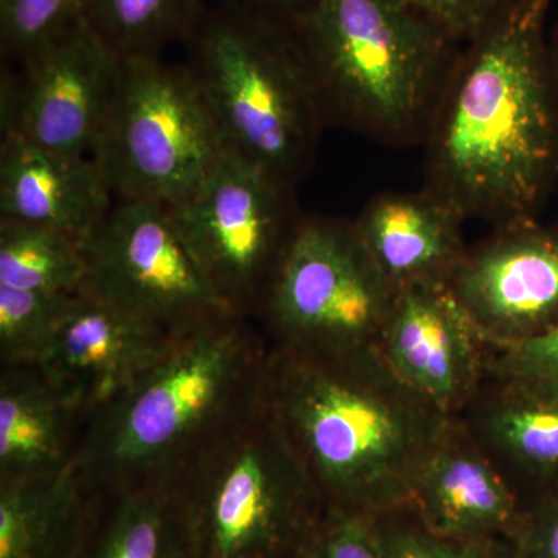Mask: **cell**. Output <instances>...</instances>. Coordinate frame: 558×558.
Masks as SVG:
<instances>
[{
  "mask_svg": "<svg viewBox=\"0 0 558 558\" xmlns=\"http://www.w3.org/2000/svg\"><path fill=\"white\" fill-rule=\"evenodd\" d=\"M550 0H508L458 47L425 132V189L494 229L539 218L558 185Z\"/></svg>",
  "mask_w": 558,
  "mask_h": 558,
  "instance_id": "1",
  "label": "cell"
},
{
  "mask_svg": "<svg viewBox=\"0 0 558 558\" xmlns=\"http://www.w3.org/2000/svg\"><path fill=\"white\" fill-rule=\"evenodd\" d=\"M264 403L326 508L366 515L409 502L451 418L403 384L379 349L314 355L270 348Z\"/></svg>",
  "mask_w": 558,
  "mask_h": 558,
  "instance_id": "2",
  "label": "cell"
},
{
  "mask_svg": "<svg viewBox=\"0 0 558 558\" xmlns=\"http://www.w3.org/2000/svg\"><path fill=\"white\" fill-rule=\"evenodd\" d=\"M269 343L253 318L226 314L180 337L130 388L95 411L75 465L101 494L172 483L264 396Z\"/></svg>",
  "mask_w": 558,
  "mask_h": 558,
  "instance_id": "3",
  "label": "cell"
},
{
  "mask_svg": "<svg viewBox=\"0 0 558 558\" xmlns=\"http://www.w3.org/2000/svg\"><path fill=\"white\" fill-rule=\"evenodd\" d=\"M293 31L326 123L422 146L457 46L405 0H315Z\"/></svg>",
  "mask_w": 558,
  "mask_h": 558,
  "instance_id": "4",
  "label": "cell"
},
{
  "mask_svg": "<svg viewBox=\"0 0 558 558\" xmlns=\"http://www.w3.org/2000/svg\"><path fill=\"white\" fill-rule=\"evenodd\" d=\"M185 44L223 146L295 186L326 120L293 27L215 2Z\"/></svg>",
  "mask_w": 558,
  "mask_h": 558,
  "instance_id": "5",
  "label": "cell"
},
{
  "mask_svg": "<svg viewBox=\"0 0 558 558\" xmlns=\"http://www.w3.org/2000/svg\"><path fill=\"white\" fill-rule=\"evenodd\" d=\"M171 486L189 558H292L326 510L264 396Z\"/></svg>",
  "mask_w": 558,
  "mask_h": 558,
  "instance_id": "6",
  "label": "cell"
},
{
  "mask_svg": "<svg viewBox=\"0 0 558 558\" xmlns=\"http://www.w3.org/2000/svg\"><path fill=\"white\" fill-rule=\"evenodd\" d=\"M218 124L189 65L120 60L119 80L92 159L113 201L180 204L222 156Z\"/></svg>",
  "mask_w": 558,
  "mask_h": 558,
  "instance_id": "7",
  "label": "cell"
},
{
  "mask_svg": "<svg viewBox=\"0 0 558 558\" xmlns=\"http://www.w3.org/2000/svg\"><path fill=\"white\" fill-rule=\"evenodd\" d=\"M396 295L352 222L301 216L255 317L270 348L349 354L379 349Z\"/></svg>",
  "mask_w": 558,
  "mask_h": 558,
  "instance_id": "8",
  "label": "cell"
},
{
  "mask_svg": "<svg viewBox=\"0 0 558 558\" xmlns=\"http://www.w3.org/2000/svg\"><path fill=\"white\" fill-rule=\"evenodd\" d=\"M293 189L226 148L201 189L168 207L191 258L233 314L258 311L301 219Z\"/></svg>",
  "mask_w": 558,
  "mask_h": 558,
  "instance_id": "9",
  "label": "cell"
},
{
  "mask_svg": "<svg viewBox=\"0 0 558 558\" xmlns=\"http://www.w3.org/2000/svg\"><path fill=\"white\" fill-rule=\"evenodd\" d=\"M84 258L81 292L174 336L233 314L209 288L159 202H113L84 240Z\"/></svg>",
  "mask_w": 558,
  "mask_h": 558,
  "instance_id": "10",
  "label": "cell"
},
{
  "mask_svg": "<svg viewBox=\"0 0 558 558\" xmlns=\"http://www.w3.org/2000/svg\"><path fill=\"white\" fill-rule=\"evenodd\" d=\"M3 75L2 134L70 157H92L119 80L120 60L81 20Z\"/></svg>",
  "mask_w": 558,
  "mask_h": 558,
  "instance_id": "11",
  "label": "cell"
},
{
  "mask_svg": "<svg viewBox=\"0 0 558 558\" xmlns=\"http://www.w3.org/2000/svg\"><path fill=\"white\" fill-rule=\"evenodd\" d=\"M447 286L492 351L545 332L558 322V227L535 219L494 229Z\"/></svg>",
  "mask_w": 558,
  "mask_h": 558,
  "instance_id": "12",
  "label": "cell"
},
{
  "mask_svg": "<svg viewBox=\"0 0 558 558\" xmlns=\"http://www.w3.org/2000/svg\"><path fill=\"white\" fill-rule=\"evenodd\" d=\"M180 337L80 292L35 365L87 422L153 368Z\"/></svg>",
  "mask_w": 558,
  "mask_h": 558,
  "instance_id": "13",
  "label": "cell"
},
{
  "mask_svg": "<svg viewBox=\"0 0 558 558\" xmlns=\"http://www.w3.org/2000/svg\"><path fill=\"white\" fill-rule=\"evenodd\" d=\"M379 352L403 384L451 417L486 380L490 357V348L447 284L400 290Z\"/></svg>",
  "mask_w": 558,
  "mask_h": 558,
  "instance_id": "14",
  "label": "cell"
},
{
  "mask_svg": "<svg viewBox=\"0 0 558 558\" xmlns=\"http://www.w3.org/2000/svg\"><path fill=\"white\" fill-rule=\"evenodd\" d=\"M407 506L433 534L461 542H505L524 510L509 481L457 417L425 458Z\"/></svg>",
  "mask_w": 558,
  "mask_h": 558,
  "instance_id": "15",
  "label": "cell"
},
{
  "mask_svg": "<svg viewBox=\"0 0 558 558\" xmlns=\"http://www.w3.org/2000/svg\"><path fill=\"white\" fill-rule=\"evenodd\" d=\"M457 418L523 509L558 490V381L487 376Z\"/></svg>",
  "mask_w": 558,
  "mask_h": 558,
  "instance_id": "16",
  "label": "cell"
},
{
  "mask_svg": "<svg viewBox=\"0 0 558 558\" xmlns=\"http://www.w3.org/2000/svg\"><path fill=\"white\" fill-rule=\"evenodd\" d=\"M464 216L428 189L381 193L352 220L363 247L396 292L449 284L468 252Z\"/></svg>",
  "mask_w": 558,
  "mask_h": 558,
  "instance_id": "17",
  "label": "cell"
},
{
  "mask_svg": "<svg viewBox=\"0 0 558 558\" xmlns=\"http://www.w3.org/2000/svg\"><path fill=\"white\" fill-rule=\"evenodd\" d=\"M92 157H70L2 134L0 219L36 223L86 240L113 205Z\"/></svg>",
  "mask_w": 558,
  "mask_h": 558,
  "instance_id": "18",
  "label": "cell"
},
{
  "mask_svg": "<svg viewBox=\"0 0 558 558\" xmlns=\"http://www.w3.org/2000/svg\"><path fill=\"white\" fill-rule=\"evenodd\" d=\"M101 492L75 461L0 483V558H80L100 512Z\"/></svg>",
  "mask_w": 558,
  "mask_h": 558,
  "instance_id": "19",
  "label": "cell"
},
{
  "mask_svg": "<svg viewBox=\"0 0 558 558\" xmlns=\"http://www.w3.org/2000/svg\"><path fill=\"white\" fill-rule=\"evenodd\" d=\"M84 418L36 365L0 368V483L68 468Z\"/></svg>",
  "mask_w": 558,
  "mask_h": 558,
  "instance_id": "20",
  "label": "cell"
},
{
  "mask_svg": "<svg viewBox=\"0 0 558 558\" xmlns=\"http://www.w3.org/2000/svg\"><path fill=\"white\" fill-rule=\"evenodd\" d=\"M80 558H189L171 483L102 495Z\"/></svg>",
  "mask_w": 558,
  "mask_h": 558,
  "instance_id": "21",
  "label": "cell"
},
{
  "mask_svg": "<svg viewBox=\"0 0 558 558\" xmlns=\"http://www.w3.org/2000/svg\"><path fill=\"white\" fill-rule=\"evenodd\" d=\"M208 0H86L83 20L119 60L159 57L186 43Z\"/></svg>",
  "mask_w": 558,
  "mask_h": 558,
  "instance_id": "22",
  "label": "cell"
},
{
  "mask_svg": "<svg viewBox=\"0 0 558 558\" xmlns=\"http://www.w3.org/2000/svg\"><path fill=\"white\" fill-rule=\"evenodd\" d=\"M84 277L83 238L53 227L0 219V286L76 295Z\"/></svg>",
  "mask_w": 558,
  "mask_h": 558,
  "instance_id": "23",
  "label": "cell"
},
{
  "mask_svg": "<svg viewBox=\"0 0 558 558\" xmlns=\"http://www.w3.org/2000/svg\"><path fill=\"white\" fill-rule=\"evenodd\" d=\"M76 295L0 286V365H35Z\"/></svg>",
  "mask_w": 558,
  "mask_h": 558,
  "instance_id": "24",
  "label": "cell"
},
{
  "mask_svg": "<svg viewBox=\"0 0 558 558\" xmlns=\"http://www.w3.org/2000/svg\"><path fill=\"white\" fill-rule=\"evenodd\" d=\"M384 558H510L506 542L442 538L418 523L409 506L374 515Z\"/></svg>",
  "mask_w": 558,
  "mask_h": 558,
  "instance_id": "25",
  "label": "cell"
},
{
  "mask_svg": "<svg viewBox=\"0 0 558 558\" xmlns=\"http://www.w3.org/2000/svg\"><path fill=\"white\" fill-rule=\"evenodd\" d=\"M86 0H0V39L7 58L20 62L83 17Z\"/></svg>",
  "mask_w": 558,
  "mask_h": 558,
  "instance_id": "26",
  "label": "cell"
},
{
  "mask_svg": "<svg viewBox=\"0 0 558 558\" xmlns=\"http://www.w3.org/2000/svg\"><path fill=\"white\" fill-rule=\"evenodd\" d=\"M292 558H384L374 515L326 508Z\"/></svg>",
  "mask_w": 558,
  "mask_h": 558,
  "instance_id": "27",
  "label": "cell"
},
{
  "mask_svg": "<svg viewBox=\"0 0 558 558\" xmlns=\"http://www.w3.org/2000/svg\"><path fill=\"white\" fill-rule=\"evenodd\" d=\"M418 16L461 47L498 16L508 0H405Z\"/></svg>",
  "mask_w": 558,
  "mask_h": 558,
  "instance_id": "28",
  "label": "cell"
},
{
  "mask_svg": "<svg viewBox=\"0 0 558 558\" xmlns=\"http://www.w3.org/2000/svg\"><path fill=\"white\" fill-rule=\"evenodd\" d=\"M487 376L534 377L558 381V322L523 343L499 351L488 357Z\"/></svg>",
  "mask_w": 558,
  "mask_h": 558,
  "instance_id": "29",
  "label": "cell"
},
{
  "mask_svg": "<svg viewBox=\"0 0 558 558\" xmlns=\"http://www.w3.org/2000/svg\"><path fill=\"white\" fill-rule=\"evenodd\" d=\"M505 542L510 558H558V490L527 506Z\"/></svg>",
  "mask_w": 558,
  "mask_h": 558,
  "instance_id": "30",
  "label": "cell"
},
{
  "mask_svg": "<svg viewBox=\"0 0 558 558\" xmlns=\"http://www.w3.org/2000/svg\"><path fill=\"white\" fill-rule=\"evenodd\" d=\"M216 2L229 3L238 9L293 27L310 11L315 0H216Z\"/></svg>",
  "mask_w": 558,
  "mask_h": 558,
  "instance_id": "31",
  "label": "cell"
},
{
  "mask_svg": "<svg viewBox=\"0 0 558 558\" xmlns=\"http://www.w3.org/2000/svg\"><path fill=\"white\" fill-rule=\"evenodd\" d=\"M550 43V54H553L554 70H556L557 83H558V27L553 36L549 38Z\"/></svg>",
  "mask_w": 558,
  "mask_h": 558,
  "instance_id": "32",
  "label": "cell"
}]
</instances>
